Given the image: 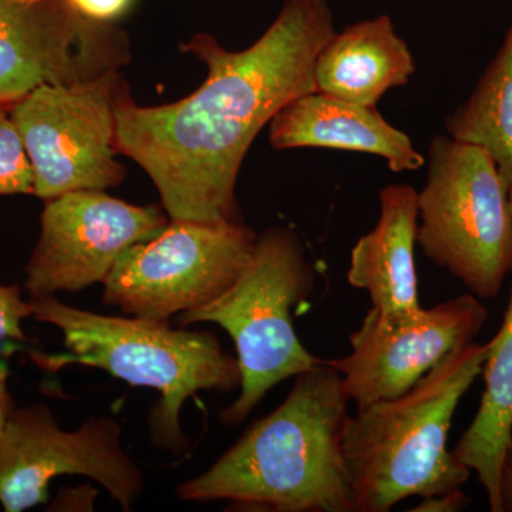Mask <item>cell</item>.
<instances>
[{"label":"cell","instance_id":"cell-1","mask_svg":"<svg viewBox=\"0 0 512 512\" xmlns=\"http://www.w3.org/2000/svg\"><path fill=\"white\" fill-rule=\"evenodd\" d=\"M335 33L328 0H286L248 49L232 52L208 33L181 43L208 70L184 99L141 106L124 80L116 148L146 171L170 220L242 221L235 190L249 147L289 101L316 92V56Z\"/></svg>","mask_w":512,"mask_h":512},{"label":"cell","instance_id":"cell-2","mask_svg":"<svg viewBox=\"0 0 512 512\" xmlns=\"http://www.w3.org/2000/svg\"><path fill=\"white\" fill-rule=\"evenodd\" d=\"M350 402L323 359L215 461L177 488L183 501H231L248 510L353 512L343 434Z\"/></svg>","mask_w":512,"mask_h":512},{"label":"cell","instance_id":"cell-3","mask_svg":"<svg viewBox=\"0 0 512 512\" xmlns=\"http://www.w3.org/2000/svg\"><path fill=\"white\" fill-rule=\"evenodd\" d=\"M487 352L488 343H467L409 392L349 416L343 454L353 512H387L406 498L451 493L466 483L471 470L448 450V433Z\"/></svg>","mask_w":512,"mask_h":512},{"label":"cell","instance_id":"cell-4","mask_svg":"<svg viewBox=\"0 0 512 512\" xmlns=\"http://www.w3.org/2000/svg\"><path fill=\"white\" fill-rule=\"evenodd\" d=\"M33 318L55 326L66 352H32L47 372L79 365L96 367L133 386L153 387L160 402L151 417L157 444L178 454L187 444L181 427L185 402L202 390L231 392L241 386L237 357L210 332L173 329L167 322L123 318L64 305L56 296L30 298Z\"/></svg>","mask_w":512,"mask_h":512},{"label":"cell","instance_id":"cell-5","mask_svg":"<svg viewBox=\"0 0 512 512\" xmlns=\"http://www.w3.org/2000/svg\"><path fill=\"white\" fill-rule=\"evenodd\" d=\"M315 289V271L292 229H266L256 238L254 255L234 285L220 298L178 316L181 326L215 323L235 343L241 393L221 419L235 426L247 419L265 394L289 377L320 362L302 345L292 311Z\"/></svg>","mask_w":512,"mask_h":512},{"label":"cell","instance_id":"cell-6","mask_svg":"<svg viewBox=\"0 0 512 512\" xmlns=\"http://www.w3.org/2000/svg\"><path fill=\"white\" fill-rule=\"evenodd\" d=\"M419 192L417 244L480 299H493L512 271V220L505 187L485 148L436 136Z\"/></svg>","mask_w":512,"mask_h":512},{"label":"cell","instance_id":"cell-7","mask_svg":"<svg viewBox=\"0 0 512 512\" xmlns=\"http://www.w3.org/2000/svg\"><path fill=\"white\" fill-rule=\"evenodd\" d=\"M256 238L242 221L170 220L156 238L120 256L104 281L103 302L168 322L228 291L251 261Z\"/></svg>","mask_w":512,"mask_h":512},{"label":"cell","instance_id":"cell-8","mask_svg":"<svg viewBox=\"0 0 512 512\" xmlns=\"http://www.w3.org/2000/svg\"><path fill=\"white\" fill-rule=\"evenodd\" d=\"M120 70L72 84H45L10 109L43 202L72 191L106 190L126 178L117 161Z\"/></svg>","mask_w":512,"mask_h":512},{"label":"cell","instance_id":"cell-9","mask_svg":"<svg viewBox=\"0 0 512 512\" xmlns=\"http://www.w3.org/2000/svg\"><path fill=\"white\" fill-rule=\"evenodd\" d=\"M120 437L119 423L111 417L64 431L46 404L16 406L0 437L3 511L22 512L46 504L53 478L72 474L103 485L124 511H130L146 483Z\"/></svg>","mask_w":512,"mask_h":512},{"label":"cell","instance_id":"cell-10","mask_svg":"<svg viewBox=\"0 0 512 512\" xmlns=\"http://www.w3.org/2000/svg\"><path fill=\"white\" fill-rule=\"evenodd\" d=\"M130 57L117 23L84 18L69 0H0V109L45 84L121 70Z\"/></svg>","mask_w":512,"mask_h":512},{"label":"cell","instance_id":"cell-11","mask_svg":"<svg viewBox=\"0 0 512 512\" xmlns=\"http://www.w3.org/2000/svg\"><path fill=\"white\" fill-rule=\"evenodd\" d=\"M168 222L163 207L128 204L104 190L72 191L45 201L25 289L37 298L104 284L127 249L156 238Z\"/></svg>","mask_w":512,"mask_h":512},{"label":"cell","instance_id":"cell-12","mask_svg":"<svg viewBox=\"0 0 512 512\" xmlns=\"http://www.w3.org/2000/svg\"><path fill=\"white\" fill-rule=\"evenodd\" d=\"M487 318L488 309L474 295L424 309L399 326L386 325L372 308L350 335V355L323 362L339 373L349 399L363 409L409 392L450 353L473 342Z\"/></svg>","mask_w":512,"mask_h":512},{"label":"cell","instance_id":"cell-13","mask_svg":"<svg viewBox=\"0 0 512 512\" xmlns=\"http://www.w3.org/2000/svg\"><path fill=\"white\" fill-rule=\"evenodd\" d=\"M419 228V192L412 185H387L380 191L379 222L357 241L350 255L349 284L369 293L386 325L419 318L414 245Z\"/></svg>","mask_w":512,"mask_h":512},{"label":"cell","instance_id":"cell-14","mask_svg":"<svg viewBox=\"0 0 512 512\" xmlns=\"http://www.w3.org/2000/svg\"><path fill=\"white\" fill-rule=\"evenodd\" d=\"M275 150L320 147L357 151L384 158L394 173L416 171L426 158L412 138L383 119L376 106H363L312 92L289 101L269 123Z\"/></svg>","mask_w":512,"mask_h":512},{"label":"cell","instance_id":"cell-15","mask_svg":"<svg viewBox=\"0 0 512 512\" xmlns=\"http://www.w3.org/2000/svg\"><path fill=\"white\" fill-rule=\"evenodd\" d=\"M416 63L390 16L362 20L335 33L316 56V92L376 106L386 92L409 83Z\"/></svg>","mask_w":512,"mask_h":512},{"label":"cell","instance_id":"cell-16","mask_svg":"<svg viewBox=\"0 0 512 512\" xmlns=\"http://www.w3.org/2000/svg\"><path fill=\"white\" fill-rule=\"evenodd\" d=\"M483 373V399L453 454L477 474L487 493L490 510L501 512L498 483L505 450L512 437V286L503 325L488 343Z\"/></svg>","mask_w":512,"mask_h":512},{"label":"cell","instance_id":"cell-17","mask_svg":"<svg viewBox=\"0 0 512 512\" xmlns=\"http://www.w3.org/2000/svg\"><path fill=\"white\" fill-rule=\"evenodd\" d=\"M447 134L477 144L494 158L505 187L512 185V20L503 45L476 89L444 121Z\"/></svg>","mask_w":512,"mask_h":512},{"label":"cell","instance_id":"cell-18","mask_svg":"<svg viewBox=\"0 0 512 512\" xmlns=\"http://www.w3.org/2000/svg\"><path fill=\"white\" fill-rule=\"evenodd\" d=\"M5 195H35V175L10 111L0 109V197Z\"/></svg>","mask_w":512,"mask_h":512},{"label":"cell","instance_id":"cell-19","mask_svg":"<svg viewBox=\"0 0 512 512\" xmlns=\"http://www.w3.org/2000/svg\"><path fill=\"white\" fill-rule=\"evenodd\" d=\"M30 316H33V305L30 299L25 301L22 298L20 286L0 284V342H28L22 322Z\"/></svg>","mask_w":512,"mask_h":512},{"label":"cell","instance_id":"cell-20","mask_svg":"<svg viewBox=\"0 0 512 512\" xmlns=\"http://www.w3.org/2000/svg\"><path fill=\"white\" fill-rule=\"evenodd\" d=\"M84 18L103 23H117L124 18L136 0H69Z\"/></svg>","mask_w":512,"mask_h":512},{"label":"cell","instance_id":"cell-21","mask_svg":"<svg viewBox=\"0 0 512 512\" xmlns=\"http://www.w3.org/2000/svg\"><path fill=\"white\" fill-rule=\"evenodd\" d=\"M468 503L466 495L461 490L451 491V493L430 495L424 497L423 501L412 511L420 512H456L463 510Z\"/></svg>","mask_w":512,"mask_h":512},{"label":"cell","instance_id":"cell-22","mask_svg":"<svg viewBox=\"0 0 512 512\" xmlns=\"http://www.w3.org/2000/svg\"><path fill=\"white\" fill-rule=\"evenodd\" d=\"M498 494H500L501 512H512V437L501 464Z\"/></svg>","mask_w":512,"mask_h":512},{"label":"cell","instance_id":"cell-23","mask_svg":"<svg viewBox=\"0 0 512 512\" xmlns=\"http://www.w3.org/2000/svg\"><path fill=\"white\" fill-rule=\"evenodd\" d=\"M15 407L16 404L9 392V367L0 360V437H2Z\"/></svg>","mask_w":512,"mask_h":512},{"label":"cell","instance_id":"cell-24","mask_svg":"<svg viewBox=\"0 0 512 512\" xmlns=\"http://www.w3.org/2000/svg\"><path fill=\"white\" fill-rule=\"evenodd\" d=\"M508 208H510V215L512 220V185L510 190H508Z\"/></svg>","mask_w":512,"mask_h":512}]
</instances>
